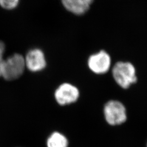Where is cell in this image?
<instances>
[{
	"instance_id": "cell-1",
	"label": "cell",
	"mask_w": 147,
	"mask_h": 147,
	"mask_svg": "<svg viewBox=\"0 0 147 147\" xmlns=\"http://www.w3.org/2000/svg\"><path fill=\"white\" fill-rule=\"evenodd\" d=\"M112 75L117 84L121 88L127 89L137 81L136 69L132 63L118 62L112 69Z\"/></svg>"
},
{
	"instance_id": "cell-2",
	"label": "cell",
	"mask_w": 147,
	"mask_h": 147,
	"mask_svg": "<svg viewBox=\"0 0 147 147\" xmlns=\"http://www.w3.org/2000/svg\"><path fill=\"white\" fill-rule=\"evenodd\" d=\"M26 68L25 58L16 53L4 60L1 70V76L8 81L20 78Z\"/></svg>"
},
{
	"instance_id": "cell-3",
	"label": "cell",
	"mask_w": 147,
	"mask_h": 147,
	"mask_svg": "<svg viewBox=\"0 0 147 147\" xmlns=\"http://www.w3.org/2000/svg\"><path fill=\"white\" fill-rule=\"evenodd\" d=\"M106 121L112 126L119 125L124 123L127 119L126 109L120 101L110 100L104 107Z\"/></svg>"
},
{
	"instance_id": "cell-4",
	"label": "cell",
	"mask_w": 147,
	"mask_h": 147,
	"mask_svg": "<svg viewBox=\"0 0 147 147\" xmlns=\"http://www.w3.org/2000/svg\"><path fill=\"white\" fill-rule=\"evenodd\" d=\"M111 63L110 55L103 50L90 56L88 62L89 69L97 74L107 73L110 68Z\"/></svg>"
},
{
	"instance_id": "cell-5",
	"label": "cell",
	"mask_w": 147,
	"mask_h": 147,
	"mask_svg": "<svg viewBox=\"0 0 147 147\" xmlns=\"http://www.w3.org/2000/svg\"><path fill=\"white\" fill-rule=\"evenodd\" d=\"M78 89L72 84H63L55 93V99L59 105H65L75 102L79 98Z\"/></svg>"
},
{
	"instance_id": "cell-6",
	"label": "cell",
	"mask_w": 147,
	"mask_h": 147,
	"mask_svg": "<svg viewBox=\"0 0 147 147\" xmlns=\"http://www.w3.org/2000/svg\"><path fill=\"white\" fill-rule=\"evenodd\" d=\"M26 67L33 72L42 70L46 67V60L42 50L33 49L30 51L25 58Z\"/></svg>"
},
{
	"instance_id": "cell-7",
	"label": "cell",
	"mask_w": 147,
	"mask_h": 147,
	"mask_svg": "<svg viewBox=\"0 0 147 147\" xmlns=\"http://www.w3.org/2000/svg\"><path fill=\"white\" fill-rule=\"evenodd\" d=\"M65 8L74 14L81 16L89 10L93 0H61Z\"/></svg>"
},
{
	"instance_id": "cell-8",
	"label": "cell",
	"mask_w": 147,
	"mask_h": 147,
	"mask_svg": "<svg viewBox=\"0 0 147 147\" xmlns=\"http://www.w3.org/2000/svg\"><path fill=\"white\" fill-rule=\"evenodd\" d=\"M68 146L67 137L58 132H53L47 139V147H68Z\"/></svg>"
},
{
	"instance_id": "cell-9",
	"label": "cell",
	"mask_w": 147,
	"mask_h": 147,
	"mask_svg": "<svg viewBox=\"0 0 147 147\" xmlns=\"http://www.w3.org/2000/svg\"><path fill=\"white\" fill-rule=\"evenodd\" d=\"M20 0H0V7L7 11L13 10L19 5Z\"/></svg>"
},
{
	"instance_id": "cell-10",
	"label": "cell",
	"mask_w": 147,
	"mask_h": 147,
	"mask_svg": "<svg viewBox=\"0 0 147 147\" xmlns=\"http://www.w3.org/2000/svg\"><path fill=\"white\" fill-rule=\"evenodd\" d=\"M5 45L4 42L2 41H0V77L1 76V67L2 65L3 62L4 61L3 59V53L5 52Z\"/></svg>"
},
{
	"instance_id": "cell-11",
	"label": "cell",
	"mask_w": 147,
	"mask_h": 147,
	"mask_svg": "<svg viewBox=\"0 0 147 147\" xmlns=\"http://www.w3.org/2000/svg\"><path fill=\"white\" fill-rule=\"evenodd\" d=\"M146 147H147V143H146Z\"/></svg>"
}]
</instances>
